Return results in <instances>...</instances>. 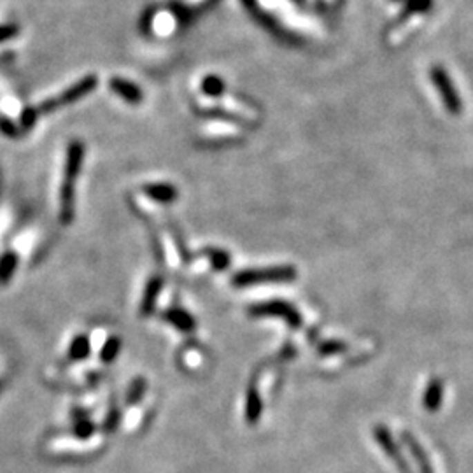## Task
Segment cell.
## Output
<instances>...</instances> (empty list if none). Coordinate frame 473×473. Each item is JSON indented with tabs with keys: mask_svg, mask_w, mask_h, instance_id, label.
Masks as SVG:
<instances>
[{
	"mask_svg": "<svg viewBox=\"0 0 473 473\" xmlns=\"http://www.w3.org/2000/svg\"><path fill=\"white\" fill-rule=\"evenodd\" d=\"M443 383L440 378H432L428 384V389L424 393V407L428 410H436L442 403Z\"/></svg>",
	"mask_w": 473,
	"mask_h": 473,
	"instance_id": "11",
	"label": "cell"
},
{
	"mask_svg": "<svg viewBox=\"0 0 473 473\" xmlns=\"http://www.w3.org/2000/svg\"><path fill=\"white\" fill-rule=\"evenodd\" d=\"M35 117H37V113H35L34 109H27L21 116V125L25 126V128H30L35 123Z\"/></svg>",
	"mask_w": 473,
	"mask_h": 473,
	"instance_id": "21",
	"label": "cell"
},
{
	"mask_svg": "<svg viewBox=\"0 0 473 473\" xmlns=\"http://www.w3.org/2000/svg\"><path fill=\"white\" fill-rule=\"evenodd\" d=\"M76 181L64 179L60 189V221L70 224L74 221V202H76Z\"/></svg>",
	"mask_w": 473,
	"mask_h": 473,
	"instance_id": "6",
	"label": "cell"
},
{
	"mask_svg": "<svg viewBox=\"0 0 473 473\" xmlns=\"http://www.w3.org/2000/svg\"><path fill=\"white\" fill-rule=\"evenodd\" d=\"M95 86H97V81H95V77H84L83 81L76 83L73 88L65 90L64 93L58 97V99L46 100L44 104H41V109L39 110H41V113H51V110L57 109V107L65 106V104L76 102V100L83 99L84 95L90 93V91L93 90Z\"/></svg>",
	"mask_w": 473,
	"mask_h": 473,
	"instance_id": "4",
	"label": "cell"
},
{
	"mask_svg": "<svg viewBox=\"0 0 473 473\" xmlns=\"http://www.w3.org/2000/svg\"><path fill=\"white\" fill-rule=\"evenodd\" d=\"M119 351H122V340L117 337H110L107 338V342L104 344L102 351H100V360L104 361V363H114L117 358V354H119Z\"/></svg>",
	"mask_w": 473,
	"mask_h": 473,
	"instance_id": "15",
	"label": "cell"
},
{
	"mask_svg": "<svg viewBox=\"0 0 473 473\" xmlns=\"http://www.w3.org/2000/svg\"><path fill=\"white\" fill-rule=\"evenodd\" d=\"M117 423V410H114V412L109 414V417H107L106 421V428L107 429H114V426H116Z\"/></svg>",
	"mask_w": 473,
	"mask_h": 473,
	"instance_id": "22",
	"label": "cell"
},
{
	"mask_svg": "<svg viewBox=\"0 0 473 473\" xmlns=\"http://www.w3.org/2000/svg\"><path fill=\"white\" fill-rule=\"evenodd\" d=\"M205 253H207L212 267H214L216 270H224V269H228V267H230V254H228L226 251L207 249Z\"/></svg>",
	"mask_w": 473,
	"mask_h": 473,
	"instance_id": "16",
	"label": "cell"
},
{
	"mask_svg": "<svg viewBox=\"0 0 473 473\" xmlns=\"http://www.w3.org/2000/svg\"><path fill=\"white\" fill-rule=\"evenodd\" d=\"M163 319L175 326L179 331H193L197 326V321L182 309H171V311L163 312Z\"/></svg>",
	"mask_w": 473,
	"mask_h": 473,
	"instance_id": "9",
	"label": "cell"
},
{
	"mask_svg": "<svg viewBox=\"0 0 473 473\" xmlns=\"http://www.w3.org/2000/svg\"><path fill=\"white\" fill-rule=\"evenodd\" d=\"M83 160H84V146L81 144L79 140H74V142H70L67 148V160H65L64 179H68V181H77V175H79L81 167H83Z\"/></svg>",
	"mask_w": 473,
	"mask_h": 473,
	"instance_id": "5",
	"label": "cell"
},
{
	"mask_svg": "<svg viewBox=\"0 0 473 473\" xmlns=\"http://www.w3.org/2000/svg\"><path fill=\"white\" fill-rule=\"evenodd\" d=\"M18 269V254L6 253L0 256V286L8 284Z\"/></svg>",
	"mask_w": 473,
	"mask_h": 473,
	"instance_id": "13",
	"label": "cell"
},
{
	"mask_svg": "<svg viewBox=\"0 0 473 473\" xmlns=\"http://www.w3.org/2000/svg\"><path fill=\"white\" fill-rule=\"evenodd\" d=\"M347 351V344L344 342H326V344L319 345V352L329 356V354H340V352Z\"/></svg>",
	"mask_w": 473,
	"mask_h": 473,
	"instance_id": "19",
	"label": "cell"
},
{
	"mask_svg": "<svg viewBox=\"0 0 473 473\" xmlns=\"http://www.w3.org/2000/svg\"><path fill=\"white\" fill-rule=\"evenodd\" d=\"M91 352V345H90V338L86 335H77L70 345H68V358L73 361H83L90 356Z\"/></svg>",
	"mask_w": 473,
	"mask_h": 473,
	"instance_id": "12",
	"label": "cell"
},
{
	"mask_svg": "<svg viewBox=\"0 0 473 473\" xmlns=\"http://www.w3.org/2000/svg\"><path fill=\"white\" fill-rule=\"evenodd\" d=\"M0 128L4 130L8 135H16V128L9 122H0Z\"/></svg>",
	"mask_w": 473,
	"mask_h": 473,
	"instance_id": "23",
	"label": "cell"
},
{
	"mask_svg": "<svg viewBox=\"0 0 473 473\" xmlns=\"http://www.w3.org/2000/svg\"><path fill=\"white\" fill-rule=\"evenodd\" d=\"M144 393H146V380L144 378H135V380L132 383V386H130L128 394H126L128 403H137Z\"/></svg>",
	"mask_w": 473,
	"mask_h": 473,
	"instance_id": "18",
	"label": "cell"
},
{
	"mask_svg": "<svg viewBox=\"0 0 473 473\" xmlns=\"http://www.w3.org/2000/svg\"><path fill=\"white\" fill-rule=\"evenodd\" d=\"M429 74H432L433 84L438 88L440 97H442L443 104H445V109L452 114L461 113V100H459L454 84L449 79L445 70H443L442 67H433Z\"/></svg>",
	"mask_w": 473,
	"mask_h": 473,
	"instance_id": "3",
	"label": "cell"
},
{
	"mask_svg": "<svg viewBox=\"0 0 473 473\" xmlns=\"http://www.w3.org/2000/svg\"><path fill=\"white\" fill-rule=\"evenodd\" d=\"M163 288V279L162 277H153L151 280L148 282L144 289V295H142V302H140V314L148 318V316L153 314L156 307V300H158L160 291Z\"/></svg>",
	"mask_w": 473,
	"mask_h": 473,
	"instance_id": "8",
	"label": "cell"
},
{
	"mask_svg": "<svg viewBox=\"0 0 473 473\" xmlns=\"http://www.w3.org/2000/svg\"><path fill=\"white\" fill-rule=\"evenodd\" d=\"M93 433V424L86 419H81L79 423L76 424V435L84 438V436H90Z\"/></svg>",
	"mask_w": 473,
	"mask_h": 473,
	"instance_id": "20",
	"label": "cell"
},
{
	"mask_svg": "<svg viewBox=\"0 0 473 473\" xmlns=\"http://www.w3.org/2000/svg\"><path fill=\"white\" fill-rule=\"evenodd\" d=\"M146 195H148L151 200L160 202L163 205H168L172 202H175L179 198V191L174 184H168V182H153V184H146L142 188Z\"/></svg>",
	"mask_w": 473,
	"mask_h": 473,
	"instance_id": "7",
	"label": "cell"
},
{
	"mask_svg": "<svg viewBox=\"0 0 473 473\" xmlns=\"http://www.w3.org/2000/svg\"><path fill=\"white\" fill-rule=\"evenodd\" d=\"M296 279V269L293 267H270V269L258 270H244V272L235 273L231 282L237 288H246L251 284L260 282H289Z\"/></svg>",
	"mask_w": 473,
	"mask_h": 473,
	"instance_id": "1",
	"label": "cell"
},
{
	"mask_svg": "<svg viewBox=\"0 0 473 473\" xmlns=\"http://www.w3.org/2000/svg\"><path fill=\"white\" fill-rule=\"evenodd\" d=\"M202 88H204L205 95L220 97V95L224 91V83L218 76H209L207 79L204 81V84H202Z\"/></svg>",
	"mask_w": 473,
	"mask_h": 473,
	"instance_id": "17",
	"label": "cell"
},
{
	"mask_svg": "<svg viewBox=\"0 0 473 473\" xmlns=\"http://www.w3.org/2000/svg\"><path fill=\"white\" fill-rule=\"evenodd\" d=\"M110 88H113L119 97H123V99L130 104H137L142 100V93H140L139 88H137L135 84L128 83V81L113 79L110 81Z\"/></svg>",
	"mask_w": 473,
	"mask_h": 473,
	"instance_id": "10",
	"label": "cell"
},
{
	"mask_svg": "<svg viewBox=\"0 0 473 473\" xmlns=\"http://www.w3.org/2000/svg\"><path fill=\"white\" fill-rule=\"evenodd\" d=\"M256 384L251 383L249 391H247V405H246V412H247V419L249 421H256L260 417V412H262V401H260V394H258Z\"/></svg>",
	"mask_w": 473,
	"mask_h": 473,
	"instance_id": "14",
	"label": "cell"
},
{
	"mask_svg": "<svg viewBox=\"0 0 473 473\" xmlns=\"http://www.w3.org/2000/svg\"><path fill=\"white\" fill-rule=\"evenodd\" d=\"M249 314L254 316V318H280L293 328H298L302 325V318H300L298 311L293 305H289L288 302H284V300L258 303V305L251 307Z\"/></svg>",
	"mask_w": 473,
	"mask_h": 473,
	"instance_id": "2",
	"label": "cell"
}]
</instances>
